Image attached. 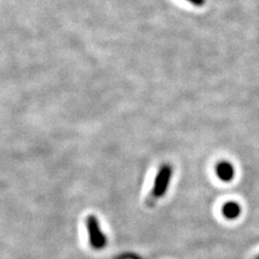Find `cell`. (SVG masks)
<instances>
[{
	"label": "cell",
	"mask_w": 259,
	"mask_h": 259,
	"mask_svg": "<svg viewBox=\"0 0 259 259\" xmlns=\"http://www.w3.org/2000/svg\"><path fill=\"white\" fill-rule=\"evenodd\" d=\"M172 176V169L168 165H164L160 168L158 175L155 180V185H153V194L156 197H162L165 194L167 187L169 185V180Z\"/></svg>",
	"instance_id": "obj_1"
},
{
	"label": "cell",
	"mask_w": 259,
	"mask_h": 259,
	"mask_svg": "<svg viewBox=\"0 0 259 259\" xmlns=\"http://www.w3.org/2000/svg\"><path fill=\"white\" fill-rule=\"evenodd\" d=\"M88 227H89V232H90V238H91L92 245L96 248L103 247L105 245V237L100 231L99 224H97L95 218H93V217L89 218Z\"/></svg>",
	"instance_id": "obj_2"
},
{
	"label": "cell",
	"mask_w": 259,
	"mask_h": 259,
	"mask_svg": "<svg viewBox=\"0 0 259 259\" xmlns=\"http://www.w3.org/2000/svg\"><path fill=\"white\" fill-rule=\"evenodd\" d=\"M215 172L217 177L226 183L232 181L234 178V167L228 161L218 162L215 167Z\"/></svg>",
	"instance_id": "obj_3"
},
{
	"label": "cell",
	"mask_w": 259,
	"mask_h": 259,
	"mask_svg": "<svg viewBox=\"0 0 259 259\" xmlns=\"http://www.w3.org/2000/svg\"><path fill=\"white\" fill-rule=\"evenodd\" d=\"M222 214L227 220H236L241 214V206L237 202L229 201L223 205Z\"/></svg>",
	"instance_id": "obj_4"
},
{
	"label": "cell",
	"mask_w": 259,
	"mask_h": 259,
	"mask_svg": "<svg viewBox=\"0 0 259 259\" xmlns=\"http://www.w3.org/2000/svg\"><path fill=\"white\" fill-rule=\"evenodd\" d=\"M187 2L196 7H203L205 5V0H187Z\"/></svg>",
	"instance_id": "obj_5"
},
{
	"label": "cell",
	"mask_w": 259,
	"mask_h": 259,
	"mask_svg": "<svg viewBox=\"0 0 259 259\" xmlns=\"http://www.w3.org/2000/svg\"><path fill=\"white\" fill-rule=\"evenodd\" d=\"M256 259H259V256H258V257H257V258H256Z\"/></svg>",
	"instance_id": "obj_6"
}]
</instances>
